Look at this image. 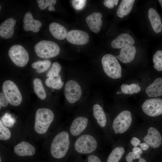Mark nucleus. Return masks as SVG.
<instances>
[{"label":"nucleus","mask_w":162,"mask_h":162,"mask_svg":"<svg viewBox=\"0 0 162 162\" xmlns=\"http://www.w3.org/2000/svg\"><path fill=\"white\" fill-rule=\"evenodd\" d=\"M100 130L92 122L87 129L73 141L70 152L80 155L97 152L101 145Z\"/></svg>","instance_id":"1"},{"label":"nucleus","mask_w":162,"mask_h":162,"mask_svg":"<svg viewBox=\"0 0 162 162\" xmlns=\"http://www.w3.org/2000/svg\"><path fill=\"white\" fill-rule=\"evenodd\" d=\"M72 144L68 130L59 131L52 140L50 146L51 154L55 159L62 158L71 152Z\"/></svg>","instance_id":"2"},{"label":"nucleus","mask_w":162,"mask_h":162,"mask_svg":"<svg viewBox=\"0 0 162 162\" xmlns=\"http://www.w3.org/2000/svg\"><path fill=\"white\" fill-rule=\"evenodd\" d=\"M54 118V114L50 110L46 108L38 109L35 116L34 128L35 131L39 134L45 133Z\"/></svg>","instance_id":"3"},{"label":"nucleus","mask_w":162,"mask_h":162,"mask_svg":"<svg viewBox=\"0 0 162 162\" xmlns=\"http://www.w3.org/2000/svg\"><path fill=\"white\" fill-rule=\"evenodd\" d=\"M101 63L105 74L113 79L122 77V68L118 60L113 55L106 54L102 58Z\"/></svg>","instance_id":"4"},{"label":"nucleus","mask_w":162,"mask_h":162,"mask_svg":"<svg viewBox=\"0 0 162 162\" xmlns=\"http://www.w3.org/2000/svg\"><path fill=\"white\" fill-rule=\"evenodd\" d=\"M34 50L37 55L43 58L55 57L59 53L60 49L55 42L47 40H42L34 46Z\"/></svg>","instance_id":"5"},{"label":"nucleus","mask_w":162,"mask_h":162,"mask_svg":"<svg viewBox=\"0 0 162 162\" xmlns=\"http://www.w3.org/2000/svg\"><path fill=\"white\" fill-rule=\"evenodd\" d=\"M132 122L131 112L124 110L118 114L111 124V130L114 134H122L130 128Z\"/></svg>","instance_id":"6"},{"label":"nucleus","mask_w":162,"mask_h":162,"mask_svg":"<svg viewBox=\"0 0 162 162\" xmlns=\"http://www.w3.org/2000/svg\"><path fill=\"white\" fill-rule=\"evenodd\" d=\"M2 90L10 104L16 106L21 103L22 95L17 86L12 81H5L3 84Z\"/></svg>","instance_id":"7"},{"label":"nucleus","mask_w":162,"mask_h":162,"mask_svg":"<svg viewBox=\"0 0 162 162\" xmlns=\"http://www.w3.org/2000/svg\"><path fill=\"white\" fill-rule=\"evenodd\" d=\"M8 55L12 62L18 67L25 66L29 61L27 51L20 45H14L11 46L8 51Z\"/></svg>","instance_id":"8"},{"label":"nucleus","mask_w":162,"mask_h":162,"mask_svg":"<svg viewBox=\"0 0 162 162\" xmlns=\"http://www.w3.org/2000/svg\"><path fill=\"white\" fill-rule=\"evenodd\" d=\"M64 93L68 102L74 104L80 99L82 94L81 88L76 82L70 80L67 81L65 85Z\"/></svg>","instance_id":"9"},{"label":"nucleus","mask_w":162,"mask_h":162,"mask_svg":"<svg viewBox=\"0 0 162 162\" xmlns=\"http://www.w3.org/2000/svg\"><path fill=\"white\" fill-rule=\"evenodd\" d=\"M142 108L144 113L151 117L162 114V99L159 98H151L143 103Z\"/></svg>","instance_id":"10"},{"label":"nucleus","mask_w":162,"mask_h":162,"mask_svg":"<svg viewBox=\"0 0 162 162\" xmlns=\"http://www.w3.org/2000/svg\"><path fill=\"white\" fill-rule=\"evenodd\" d=\"M92 112L94 124L100 130L106 133L108 126V120L102 107L99 104H94L92 107Z\"/></svg>","instance_id":"11"},{"label":"nucleus","mask_w":162,"mask_h":162,"mask_svg":"<svg viewBox=\"0 0 162 162\" xmlns=\"http://www.w3.org/2000/svg\"><path fill=\"white\" fill-rule=\"evenodd\" d=\"M66 38L68 42L72 44L83 45L88 42L89 36L85 32L79 30H74L68 32Z\"/></svg>","instance_id":"12"},{"label":"nucleus","mask_w":162,"mask_h":162,"mask_svg":"<svg viewBox=\"0 0 162 162\" xmlns=\"http://www.w3.org/2000/svg\"><path fill=\"white\" fill-rule=\"evenodd\" d=\"M143 140L151 147L156 148L159 147L162 142V139L159 131L153 127L148 128L147 134L144 138Z\"/></svg>","instance_id":"13"},{"label":"nucleus","mask_w":162,"mask_h":162,"mask_svg":"<svg viewBox=\"0 0 162 162\" xmlns=\"http://www.w3.org/2000/svg\"><path fill=\"white\" fill-rule=\"evenodd\" d=\"M102 16L101 13L96 12L86 17V22L90 29L93 32L97 33L100 30L103 24L101 19Z\"/></svg>","instance_id":"14"},{"label":"nucleus","mask_w":162,"mask_h":162,"mask_svg":"<svg viewBox=\"0 0 162 162\" xmlns=\"http://www.w3.org/2000/svg\"><path fill=\"white\" fill-rule=\"evenodd\" d=\"M135 43L133 38L130 35L123 33L118 35L111 43L112 46L115 49L122 48L132 46Z\"/></svg>","instance_id":"15"},{"label":"nucleus","mask_w":162,"mask_h":162,"mask_svg":"<svg viewBox=\"0 0 162 162\" xmlns=\"http://www.w3.org/2000/svg\"><path fill=\"white\" fill-rule=\"evenodd\" d=\"M16 20L12 18H8L2 22L0 25V35L4 39L11 37L14 33V27Z\"/></svg>","instance_id":"16"},{"label":"nucleus","mask_w":162,"mask_h":162,"mask_svg":"<svg viewBox=\"0 0 162 162\" xmlns=\"http://www.w3.org/2000/svg\"><path fill=\"white\" fill-rule=\"evenodd\" d=\"M16 154L23 157L33 155L35 153L34 147L28 142L22 141L16 145L14 148Z\"/></svg>","instance_id":"17"},{"label":"nucleus","mask_w":162,"mask_h":162,"mask_svg":"<svg viewBox=\"0 0 162 162\" xmlns=\"http://www.w3.org/2000/svg\"><path fill=\"white\" fill-rule=\"evenodd\" d=\"M136 53V49L134 46L126 47L122 48L120 51V55L115 57L122 62L127 63L134 59Z\"/></svg>","instance_id":"18"},{"label":"nucleus","mask_w":162,"mask_h":162,"mask_svg":"<svg viewBox=\"0 0 162 162\" xmlns=\"http://www.w3.org/2000/svg\"><path fill=\"white\" fill-rule=\"evenodd\" d=\"M146 92L150 97H157L162 95V78H158L146 89Z\"/></svg>","instance_id":"19"},{"label":"nucleus","mask_w":162,"mask_h":162,"mask_svg":"<svg viewBox=\"0 0 162 162\" xmlns=\"http://www.w3.org/2000/svg\"><path fill=\"white\" fill-rule=\"evenodd\" d=\"M148 17L152 27L156 33L160 32L162 30V23L161 17L153 8H150L148 11Z\"/></svg>","instance_id":"20"},{"label":"nucleus","mask_w":162,"mask_h":162,"mask_svg":"<svg viewBox=\"0 0 162 162\" xmlns=\"http://www.w3.org/2000/svg\"><path fill=\"white\" fill-rule=\"evenodd\" d=\"M49 30L54 38L60 40H63L66 38L68 33L64 27L55 22L50 24L49 26Z\"/></svg>","instance_id":"21"},{"label":"nucleus","mask_w":162,"mask_h":162,"mask_svg":"<svg viewBox=\"0 0 162 162\" xmlns=\"http://www.w3.org/2000/svg\"><path fill=\"white\" fill-rule=\"evenodd\" d=\"M134 2V0H122L117 10V16L122 18L128 14L132 9Z\"/></svg>","instance_id":"22"},{"label":"nucleus","mask_w":162,"mask_h":162,"mask_svg":"<svg viewBox=\"0 0 162 162\" xmlns=\"http://www.w3.org/2000/svg\"><path fill=\"white\" fill-rule=\"evenodd\" d=\"M124 152L123 147L120 146L115 147L110 154L107 162H118L123 156Z\"/></svg>","instance_id":"23"},{"label":"nucleus","mask_w":162,"mask_h":162,"mask_svg":"<svg viewBox=\"0 0 162 162\" xmlns=\"http://www.w3.org/2000/svg\"><path fill=\"white\" fill-rule=\"evenodd\" d=\"M33 83L34 90L37 96L41 100L44 99L46 97V93L41 81L38 78H35Z\"/></svg>","instance_id":"24"},{"label":"nucleus","mask_w":162,"mask_h":162,"mask_svg":"<svg viewBox=\"0 0 162 162\" xmlns=\"http://www.w3.org/2000/svg\"><path fill=\"white\" fill-rule=\"evenodd\" d=\"M51 62L49 60L38 61L32 64V68L36 69L37 72L41 73L46 70L50 67Z\"/></svg>","instance_id":"25"},{"label":"nucleus","mask_w":162,"mask_h":162,"mask_svg":"<svg viewBox=\"0 0 162 162\" xmlns=\"http://www.w3.org/2000/svg\"><path fill=\"white\" fill-rule=\"evenodd\" d=\"M46 85L53 89H59L63 86L64 83L62 81L61 76L57 77H48L45 81Z\"/></svg>","instance_id":"26"},{"label":"nucleus","mask_w":162,"mask_h":162,"mask_svg":"<svg viewBox=\"0 0 162 162\" xmlns=\"http://www.w3.org/2000/svg\"><path fill=\"white\" fill-rule=\"evenodd\" d=\"M121 88L122 93L125 94H132L137 93L141 90L140 86L135 83L130 85L124 84L121 86Z\"/></svg>","instance_id":"27"},{"label":"nucleus","mask_w":162,"mask_h":162,"mask_svg":"<svg viewBox=\"0 0 162 162\" xmlns=\"http://www.w3.org/2000/svg\"><path fill=\"white\" fill-rule=\"evenodd\" d=\"M154 68L158 71L162 70V51H157L153 56Z\"/></svg>","instance_id":"28"},{"label":"nucleus","mask_w":162,"mask_h":162,"mask_svg":"<svg viewBox=\"0 0 162 162\" xmlns=\"http://www.w3.org/2000/svg\"><path fill=\"white\" fill-rule=\"evenodd\" d=\"M61 69V66L59 63L54 62L52 64L51 68L48 72L46 76L48 77H57L60 76L59 73Z\"/></svg>","instance_id":"29"},{"label":"nucleus","mask_w":162,"mask_h":162,"mask_svg":"<svg viewBox=\"0 0 162 162\" xmlns=\"http://www.w3.org/2000/svg\"><path fill=\"white\" fill-rule=\"evenodd\" d=\"M125 159L127 162H146L145 159L141 157V154L133 152L127 154Z\"/></svg>","instance_id":"30"},{"label":"nucleus","mask_w":162,"mask_h":162,"mask_svg":"<svg viewBox=\"0 0 162 162\" xmlns=\"http://www.w3.org/2000/svg\"><path fill=\"white\" fill-rule=\"evenodd\" d=\"M11 133L9 129L5 126L1 120H0V139L6 140L10 137Z\"/></svg>","instance_id":"31"},{"label":"nucleus","mask_w":162,"mask_h":162,"mask_svg":"<svg viewBox=\"0 0 162 162\" xmlns=\"http://www.w3.org/2000/svg\"><path fill=\"white\" fill-rule=\"evenodd\" d=\"M1 120L3 124L10 127L13 126L15 122V120L11 117L10 115L7 113L2 116Z\"/></svg>","instance_id":"32"},{"label":"nucleus","mask_w":162,"mask_h":162,"mask_svg":"<svg viewBox=\"0 0 162 162\" xmlns=\"http://www.w3.org/2000/svg\"><path fill=\"white\" fill-rule=\"evenodd\" d=\"M86 1L85 0H73L71 3L73 7L76 10H80L85 5Z\"/></svg>","instance_id":"33"},{"label":"nucleus","mask_w":162,"mask_h":162,"mask_svg":"<svg viewBox=\"0 0 162 162\" xmlns=\"http://www.w3.org/2000/svg\"><path fill=\"white\" fill-rule=\"evenodd\" d=\"M88 155L87 162H102L100 158L95 154V153Z\"/></svg>","instance_id":"34"},{"label":"nucleus","mask_w":162,"mask_h":162,"mask_svg":"<svg viewBox=\"0 0 162 162\" xmlns=\"http://www.w3.org/2000/svg\"><path fill=\"white\" fill-rule=\"evenodd\" d=\"M8 101L3 92L0 93V106L4 107H6L8 104Z\"/></svg>","instance_id":"35"},{"label":"nucleus","mask_w":162,"mask_h":162,"mask_svg":"<svg viewBox=\"0 0 162 162\" xmlns=\"http://www.w3.org/2000/svg\"><path fill=\"white\" fill-rule=\"evenodd\" d=\"M104 4L109 9L112 8L114 6V4L113 0H105L104 1Z\"/></svg>","instance_id":"36"},{"label":"nucleus","mask_w":162,"mask_h":162,"mask_svg":"<svg viewBox=\"0 0 162 162\" xmlns=\"http://www.w3.org/2000/svg\"><path fill=\"white\" fill-rule=\"evenodd\" d=\"M56 0H45V4L44 10L47 7L54 6L56 3Z\"/></svg>","instance_id":"37"},{"label":"nucleus","mask_w":162,"mask_h":162,"mask_svg":"<svg viewBox=\"0 0 162 162\" xmlns=\"http://www.w3.org/2000/svg\"><path fill=\"white\" fill-rule=\"evenodd\" d=\"M130 143L134 147H137L140 143V141L137 137H134L131 139Z\"/></svg>","instance_id":"38"},{"label":"nucleus","mask_w":162,"mask_h":162,"mask_svg":"<svg viewBox=\"0 0 162 162\" xmlns=\"http://www.w3.org/2000/svg\"><path fill=\"white\" fill-rule=\"evenodd\" d=\"M139 145L141 147V148L144 151L147 150L149 148V145L146 142L140 143Z\"/></svg>","instance_id":"39"},{"label":"nucleus","mask_w":162,"mask_h":162,"mask_svg":"<svg viewBox=\"0 0 162 162\" xmlns=\"http://www.w3.org/2000/svg\"><path fill=\"white\" fill-rule=\"evenodd\" d=\"M132 152L140 154H142L143 152L142 149L137 147H134L132 149Z\"/></svg>","instance_id":"40"},{"label":"nucleus","mask_w":162,"mask_h":162,"mask_svg":"<svg viewBox=\"0 0 162 162\" xmlns=\"http://www.w3.org/2000/svg\"><path fill=\"white\" fill-rule=\"evenodd\" d=\"M23 28L26 31H28L29 30L28 26L27 23H24L23 25Z\"/></svg>","instance_id":"41"},{"label":"nucleus","mask_w":162,"mask_h":162,"mask_svg":"<svg viewBox=\"0 0 162 162\" xmlns=\"http://www.w3.org/2000/svg\"><path fill=\"white\" fill-rule=\"evenodd\" d=\"M48 10H49L50 11H55V9L53 6H51L49 7L48 8Z\"/></svg>","instance_id":"42"},{"label":"nucleus","mask_w":162,"mask_h":162,"mask_svg":"<svg viewBox=\"0 0 162 162\" xmlns=\"http://www.w3.org/2000/svg\"><path fill=\"white\" fill-rule=\"evenodd\" d=\"M114 3V4L116 5H117L118 4V0H113Z\"/></svg>","instance_id":"43"},{"label":"nucleus","mask_w":162,"mask_h":162,"mask_svg":"<svg viewBox=\"0 0 162 162\" xmlns=\"http://www.w3.org/2000/svg\"><path fill=\"white\" fill-rule=\"evenodd\" d=\"M29 30L32 31V26L31 24H29V25L28 26Z\"/></svg>","instance_id":"44"},{"label":"nucleus","mask_w":162,"mask_h":162,"mask_svg":"<svg viewBox=\"0 0 162 162\" xmlns=\"http://www.w3.org/2000/svg\"><path fill=\"white\" fill-rule=\"evenodd\" d=\"M42 2V0H37V3L38 4H40Z\"/></svg>","instance_id":"45"},{"label":"nucleus","mask_w":162,"mask_h":162,"mask_svg":"<svg viewBox=\"0 0 162 162\" xmlns=\"http://www.w3.org/2000/svg\"><path fill=\"white\" fill-rule=\"evenodd\" d=\"M162 8V0H158Z\"/></svg>","instance_id":"46"},{"label":"nucleus","mask_w":162,"mask_h":162,"mask_svg":"<svg viewBox=\"0 0 162 162\" xmlns=\"http://www.w3.org/2000/svg\"><path fill=\"white\" fill-rule=\"evenodd\" d=\"M38 23L39 27V28H40L41 26V23L40 22H39Z\"/></svg>","instance_id":"47"},{"label":"nucleus","mask_w":162,"mask_h":162,"mask_svg":"<svg viewBox=\"0 0 162 162\" xmlns=\"http://www.w3.org/2000/svg\"><path fill=\"white\" fill-rule=\"evenodd\" d=\"M117 94H120V92H117Z\"/></svg>","instance_id":"48"},{"label":"nucleus","mask_w":162,"mask_h":162,"mask_svg":"<svg viewBox=\"0 0 162 162\" xmlns=\"http://www.w3.org/2000/svg\"><path fill=\"white\" fill-rule=\"evenodd\" d=\"M1 158H0V162H1Z\"/></svg>","instance_id":"49"},{"label":"nucleus","mask_w":162,"mask_h":162,"mask_svg":"<svg viewBox=\"0 0 162 162\" xmlns=\"http://www.w3.org/2000/svg\"><path fill=\"white\" fill-rule=\"evenodd\" d=\"M1 6H0V9L1 10Z\"/></svg>","instance_id":"50"}]
</instances>
